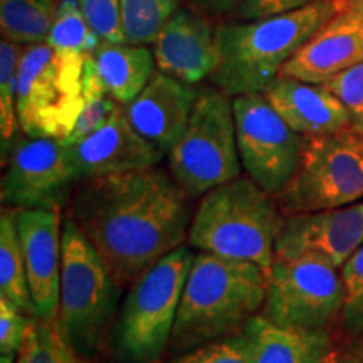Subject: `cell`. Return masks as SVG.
I'll return each mask as SVG.
<instances>
[{
  "label": "cell",
  "mask_w": 363,
  "mask_h": 363,
  "mask_svg": "<svg viewBox=\"0 0 363 363\" xmlns=\"http://www.w3.org/2000/svg\"><path fill=\"white\" fill-rule=\"evenodd\" d=\"M254 363H316L333 342V328H294L256 315L246 325Z\"/></svg>",
  "instance_id": "20"
},
{
  "label": "cell",
  "mask_w": 363,
  "mask_h": 363,
  "mask_svg": "<svg viewBox=\"0 0 363 363\" xmlns=\"http://www.w3.org/2000/svg\"><path fill=\"white\" fill-rule=\"evenodd\" d=\"M323 86L342 101L352 128L363 133V62L325 81Z\"/></svg>",
  "instance_id": "32"
},
{
  "label": "cell",
  "mask_w": 363,
  "mask_h": 363,
  "mask_svg": "<svg viewBox=\"0 0 363 363\" xmlns=\"http://www.w3.org/2000/svg\"><path fill=\"white\" fill-rule=\"evenodd\" d=\"M125 43L147 45L155 43L163 26L179 11V0H120Z\"/></svg>",
  "instance_id": "27"
},
{
  "label": "cell",
  "mask_w": 363,
  "mask_h": 363,
  "mask_svg": "<svg viewBox=\"0 0 363 363\" xmlns=\"http://www.w3.org/2000/svg\"><path fill=\"white\" fill-rule=\"evenodd\" d=\"M78 363H94V360H86V358H79Z\"/></svg>",
  "instance_id": "39"
},
{
  "label": "cell",
  "mask_w": 363,
  "mask_h": 363,
  "mask_svg": "<svg viewBox=\"0 0 363 363\" xmlns=\"http://www.w3.org/2000/svg\"><path fill=\"white\" fill-rule=\"evenodd\" d=\"M121 293L96 249L65 214L56 325L76 355L94 360L104 353Z\"/></svg>",
  "instance_id": "6"
},
{
  "label": "cell",
  "mask_w": 363,
  "mask_h": 363,
  "mask_svg": "<svg viewBox=\"0 0 363 363\" xmlns=\"http://www.w3.org/2000/svg\"><path fill=\"white\" fill-rule=\"evenodd\" d=\"M189 244L165 254L135 281L121 299L104 353L113 363H160L195 259Z\"/></svg>",
  "instance_id": "5"
},
{
  "label": "cell",
  "mask_w": 363,
  "mask_h": 363,
  "mask_svg": "<svg viewBox=\"0 0 363 363\" xmlns=\"http://www.w3.org/2000/svg\"><path fill=\"white\" fill-rule=\"evenodd\" d=\"M239 158L249 179L278 195L298 169L306 136L294 131L262 93L233 99Z\"/></svg>",
  "instance_id": "11"
},
{
  "label": "cell",
  "mask_w": 363,
  "mask_h": 363,
  "mask_svg": "<svg viewBox=\"0 0 363 363\" xmlns=\"http://www.w3.org/2000/svg\"><path fill=\"white\" fill-rule=\"evenodd\" d=\"M266 283L267 272L254 262L195 252L172 330L170 355L242 330L262 311Z\"/></svg>",
  "instance_id": "2"
},
{
  "label": "cell",
  "mask_w": 363,
  "mask_h": 363,
  "mask_svg": "<svg viewBox=\"0 0 363 363\" xmlns=\"http://www.w3.org/2000/svg\"><path fill=\"white\" fill-rule=\"evenodd\" d=\"M17 353H9V355H0V363H13Z\"/></svg>",
  "instance_id": "38"
},
{
  "label": "cell",
  "mask_w": 363,
  "mask_h": 363,
  "mask_svg": "<svg viewBox=\"0 0 363 363\" xmlns=\"http://www.w3.org/2000/svg\"><path fill=\"white\" fill-rule=\"evenodd\" d=\"M65 214L123 291L187 240L192 222L190 197L158 165L79 180Z\"/></svg>",
  "instance_id": "1"
},
{
  "label": "cell",
  "mask_w": 363,
  "mask_h": 363,
  "mask_svg": "<svg viewBox=\"0 0 363 363\" xmlns=\"http://www.w3.org/2000/svg\"><path fill=\"white\" fill-rule=\"evenodd\" d=\"M281 216L274 195L252 179L238 177L202 195L187 244L195 251L254 262L269 272Z\"/></svg>",
  "instance_id": "4"
},
{
  "label": "cell",
  "mask_w": 363,
  "mask_h": 363,
  "mask_svg": "<svg viewBox=\"0 0 363 363\" xmlns=\"http://www.w3.org/2000/svg\"><path fill=\"white\" fill-rule=\"evenodd\" d=\"M65 214L44 208H17L22 254L27 283L35 316L56 321L59 313L62 266V229Z\"/></svg>",
  "instance_id": "14"
},
{
  "label": "cell",
  "mask_w": 363,
  "mask_h": 363,
  "mask_svg": "<svg viewBox=\"0 0 363 363\" xmlns=\"http://www.w3.org/2000/svg\"><path fill=\"white\" fill-rule=\"evenodd\" d=\"M197 98L199 91L192 84L155 71L142 93L123 104V110L131 126L167 155L187 128Z\"/></svg>",
  "instance_id": "18"
},
{
  "label": "cell",
  "mask_w": 363,
  "mask_h": 363,
  "mask_svg": "<svg viewBox=\"0 0 363 363\" xmlns=\"http://www.w3.org/2000/svg\"><path fill=\"white\" fill-rule=\"evenodd\" d=\"M121 104L108 93L106 86L99 78L93 56L88 57L83 71V108L76 121L74 130L65 140V145H71L86 138L106 123Z\"/></svg>",
  "instance_id": "26"
},
{
  "label": "cell",
  "mask_w": 363,
  "mask_h": 363,
  "mask_svg": "<svg viewBox=\"0 0 363 363\" xmlns=\"http://www.w3.org/2000/svg\"><path fill=\"white\" fill-rule=\"evenodd\" d=\"M56 12V0H0L2 39L26 45L48 43Z\"/></svg>",
  "instance_id": "24"
},
{
  "label": "cell",
  "mask_w": 363,
  "mask_h": 363,
  "mask_svg": "<svg viewBox=\"0 0 363 363\" xmlns=\"http://www.w3.org/2000/svg\"><path fill=\"white\" fill-rule=\"evenodd\" d=\"M187 2L190 7L202 13L222 16V13L238 11L244 0H187Z\"/></svg>",
  "instance_id": "36"
},
{
  "label": "cell",
  "mask_w": 363,
  "mask_h": 363,
  "mask_svg": "<svg viewBox=\"0 0 363 363\" xmlns=\"http://www.w3.org/2000/svg\"><path fill=\"white\" fill-rule=\"evenodd\" d=\"M348 7L347 0H318L296 11L217 27L219 65L212 74L229 96L262 93L289 57L330 19Z\"/></svg>",
  "instance_id": "3"
},
{
  "label": "cell",
  "mask_w": 363,
  "mask_h": 363,
  "mask_svg": "<svg viewBox=\"0 0 363 363\" xmlns=\"http://www.w3.org/2000/svg\"><path fill=\"white\" fill-rule=\"evenodd\" d=\"M65 147L78 182L88 177L143 170L158 165L165 157L131 126L123 104L101 128Z\"/></svg>",
  "instance_id": "15"
},
{
  "label": "cell",
  "mask_w": 363,
  "mask_h": 363,
  "mask_svg": "<svg viewBox=\"0 0 363 363\" xmlns=\"http://www.w3.org/2000/svg\"><path fill=\"white\" fill-rule=\"evenodd\" d=\"M216 30L207 13L179 9L153 43L158 71L187 84L214 74L219 65Z\"/></svg>",
  "instance_id": "16"
},
{
  "label": "cell",
  "mask_w": 363,
  "mask_h": 363,
  "mask_svg": "<svg viewBox=\"0 0 363 363\" xmlns=\"http://www.w3.org/2000/svg\"><path fill=\"white\" fill-rule=\"evenodd\" d=\"M93 61L108 93L120 104L133 101L155 72V56L147 45L99 43Z\"/></svg>",
  "instance_id": "21"
},
{
  "label": "cell",
  "mask_w": 363,
  "mask_h": 363,
  "mask_svg": "<svg viewBox=\"0 0 363 363\" xmlns=\"http://www.w3.org/2000/svg\"><path fill=\"white\" fill-rule=\"evenodd\" d=\"M343 306L340 330L352 337L363 338V244L342 266Z\"/></svg>",
  "instance_id": "30"
},
{
  "label": "cell",
  "mask_w": 363,
  "mask_h": 363,
  "mask_svg": "<svg viewBox=\"0 0 363 363\" xmlns=\"http://www.w3.org/2000/svg\"><path fill=\"white\" fill-rule=\"evenodd\" d=\"M362 197L363 133L348 126L306 138L296 172L274 199L281 214H294L350 206Z\"/></svg>",
  "instance_id": "8"
},
{
  "label": "cell",
  "mask_w": 363,
  "mask_h": 363,
  "mask_svg": "<svg viewBox=\"0 0 363 363\" xmlns=\"http://www.w3.org/2000/svg\"><path fill=\"white\" fill-rule=\"evenodd\" d=\"M363 244V202L281 216L276 259L315 257L342 269Z\"/></svg>",
  "instance_id": "13"
},
{
  "label": "cell",
  "mask_w": 363,
  "mask_h": 363,
  "mask_svg": "<svg viewBox=\"0 0 363 363\" xmlns=\"http://www.w3.org/2000/svg\"><path fill=\"white\" fill-rule=\"evenodd\" d=\"M48 44L52 48L61 67L76 76H83L86 61L96 51L99 39L86 22L78 0L59 2Z\"/></svg>",
  "instance_id": "22"
},
{
  "label": "cell",
  "mask_w": 363,
  "mask_h": 363,
  "mask_svg": "<svg viewBox=\"0 0 363 363\" xmlns=\"http://www.w3.org/2000/svg\"><path fill=\"white\" fill-rule=\"evenodd\" d=\"M79 358L62 338L56 321L33 316L16 363H78Z\"/></svg>",
  "instance_id": "28"
},
{
  "label": "cell",
  "mask_w": 363,
  "mask_h": 363,
  "mask_svg": "<svg viewBox=\"0 0 363 363\" xmlns=\"http://www.w3.org/2000/svg\"><path fill=\"white\" fill-rule=\"evenodd\" d=\"M169 172L190 199L240 177L234 108L222 89L199 91L187 128L167 153Z\"/></svg>",
  "instance_id": "7"
},
{
  "label": "cell",
  "mask_w": 363,
  "mask_h": 363,
  "mask_svg": "<svg viewBox=\"0 0 363 363\" xmlns=\"http://www.w3.org/2000/svg\"><path fill=\"white\" fill-rule=\"evenodd\" d=\"M347 4L353 11L363 13V0H347Z\"/></svg>",
  "instance_id": "37"
},
{
  "label": "cell",
  "mask_w": 363,
  "mask_h": 363,
  "mask_svg": "<svg viewBox=\"0 0 363 363\" xmlns=\"http://www.w3.org/2000/svg\"><path fill=\"white\" fill-rule=\"evenodd\" d=\"M363 62V13L347 7L316 30L279 76L323 84L340 72Z\"/></svg>",
  "instance_id": "17"
},
{
  "label": "cell",
  "mask_w": 363,
  "mask_h": 363,
  "mask_svg": "<svg viewBox=\"0 0 363 363\" xmlns=\"http://www.w3.org/2000/svg\"><path fill=\"white\" fill-rule=\"evenodd\" d=\"M316 363H363V338L335 331L333 342Z\"/></svg>",
  "instance_id": "35"
},
{
  "label": "cell",
  "mask_w": 363,
  "mask_h": 363,
  "mask_svg": "<svg viewBox=\"0 0 363 363\" xmlns=\"http://www.w3.org/2000/svg\"><path fill=\"white\" fill-rule=\"evenodd\" d=\"M167 363H254L252 338L244 326L235 333L179 353Z\"/></svg>",
  "instance_id": "29"
},
{
  "label": "cell",
  "mask_w": 363,
  "mask_h": 363,
  "mask_svg": "<svg viewBox=\"0 0 363 363\" xmlns=\"http://www.w3.org/2000/svg\"><path fill=\"white\" fill-rule=\"evenodd\" d=\"M343 306V281L337 267L315 257L274 259L267 272L261 315L294 328H333Z\"/></svg>",
  "instance_id": "10"
},
{
  "label": "cell",
  "mask_w": 363,
  "mask_h": 363,
  "mask_svg": "<svg viewBox=\"0 0 363 363\" xmlns=\"http://www.w3.org/2000/svg\"><path fill=\"white\" fill-rule=\"evenodd\" d=\"M78 4L99 43L125 44L120 0H78Z\"/></svg>",
  "instance_id": "31"
},
{
  "label": "cell",
  "mask_w": 363,
  "mask_h": 363,
  "mask_svg": "<svg viewBox=\"0 0 363 363\" xmlns=\"http://www.w3.org/2000/svg\"><path fill=\"white\" fill-rule=\"evenodd\" d=\"M33 316L0 296V355L19 352Z\"/></svg>",
  "instance_id": "33"
},
{
  "label": "cell",
  "mask_w": 363,
  "mask_h": 363,
  "mask_svg": "<svg viewBox=\"0 0 363 363\" xmlns=\"http://www.w3.org/2000/svg\"><path fill=\"white\" fill-rule=\"evenodd\" d=\"M0 197L2 206L12 208H44L65 212L76 180L66 147L49 136H29L17 140L4 162Z\"/></svg>",
  "instance_id": "12"
},
{
  "label": "cell",
  "mask_w": 363,
  "mask_h": 363,
  "mask_svg": "<svg viewBox=\"0 0 363 363\" xmlns=\"http://www.w3.org/2000/svg\"><path fill=\"white\" fill-rule=\"evenodd\" d=\"M0 296L9 299L26 315L35 316L17 230V208L6 206H2L0 214Z\"/></svg>",
  "instance_id": "23"
},
{
  "label": "cell",
  "mask_w": 363,
  "mask_h": 363,
  "mask_svg": "<svg viewBox=\"0 0 363 363\" xmlns=\"http://www.w3.org/2000/svg\"><path fill=\"white\" fill-rule=\"evenodd\" d=\"M24 49L21 44L2 39L0 43V138H2V163L16 147L17 118V69Z\"/></svg>",
  "instance_id": "25"
},
{
  "label": "cell",
  "mask_w": 363,
  "mask_h": 363,
  "mask_svg": "<svg viewBox=\"0 0 363 363\" xmlns=\"http://www.w3.org/2000/svg\"><path fill=\"white\" fill-rule=\"evenodd\" d=\"M83 108V76L66 71L48 43L29 44L17 69V118L29 136L65 142Z\"/></svg>",
  "instance_id": "9"
},
{
  "label": "cell",
  "mask_w": 363,
  "mask_h": 363,
  "mask_svg": "<svg viewBox=\"0 0 363 363\" xmlns=\"http://www.w3.org/2000/svg\"><path fill=\"white\" fill-rule=\"evenodd\" d=\"M262 94L286 123L306 138L337 133L350 126V116L342 101L323 84L278 76Z\"/></svg>",
  "instance_id": "19"
},
{
  "label": "cell",
  "mask_w": 363,
  "mask_h": 363,
  "mask_svg": "<svg viewBox=\"0 0 363 363\" xmlns=\"http://www.w3.org/2000/svg\"><path fill=\"white\" fill-rule=\"evenodd\" d=\"M315 2L318 0H244L238 9V17L242 21L266 19V17L296 11Z\"/></svg>",
  "instance_id": "34"
}]
</instances>
